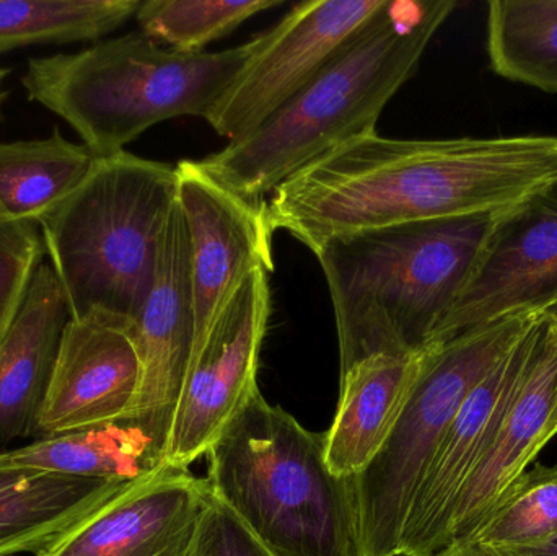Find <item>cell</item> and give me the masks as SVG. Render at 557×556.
<instances>
[{
	"label": "cell",
	"mask_w": 557,
	"mask_h": 556,
	"mask_svg": "<svg viewBox=\"0 0 557 556\" xmlns=\"http://www.w3.org/2000/svg\"><path fill=\"white\" fill-rule=\"evenodd\" d=\"M557 180V136L357 137L277 186L271 227L317 251L389 225L499 212Z\"/></svg>",
	"instance_id": "obj_1"
},
{
	"label": "cell",
	"mask_w": 557,
	"mask_h": 556,
	"mask_svg": "<svg viewBox=\"0 0 557 556\" xmlns=\"http://www.w3.org/2000/svg\"><path fill=\"white\" fill-rule=\"evenodd\" d=\"M455 0H386L333 61L263 126L199 165L248 201L336 147L376 133L380 114L416 74Z\"/></svg>",
	"instance_id": "obj_2"
},
{
	"label": "cell",
	"mask_w": 557,
	"mask_h": 556,
	"mask_svg": "<svg viewBox=\"0 0 557 556\" xmlns=\"http://www.w3.org/2000/svg\"><path fill=\"white\" fill-rule=\"evenodd\" d=\"M496 214L356 232L314 251L333 304L341 372L370 356L429 348L470 280Z\"/></svg>",
	"instance_id": "obj_3"
},
{
	"label": "cell",
	"mask_w": 557,
	"mask_h": 556,
	"mask_svg": "<svg viewBox=\"0 0 557 556\" xmlns=\"http://www.w3.org/2000/svg\"><path fill=\"white\" fill-rule=\"evenodd\" d=\"M260 45L261 35L225 51L182 52L131 32L74 54L32 58L22 85L103 159L163 121L206 120Z\"/></svg>",
	"instance_id": "obj_4"
},
{
	"label": "cell",
	"mask_w": 557,
	"mask_h": 556,
	"mask_svg": "<svg viewBox=\"0 0 557 556\" xmlns=\"http://www.w3.org/2000/svg\"><path fill=\"white\" fill-rule=\"evenodd\" d=\"M208 483L276 556H362L352 479L326 462V437L258 391L208 450Z\"/></svg>",
	"instance_id": "obj_5"
},
{
	"label": "cell",
	"mask_w": 557,
	"mask_h": 556,
	"mask_svg": "<svg viewBox=\"0 0 557 556\" xmlns=\"http://www.w3.org/2000/svg\"><path fill=\"white\" fill-rule=\"evenodd\" d=\"M178 172L134 153L97 159L77 189L39 224L71 319L134 320L152 289Z\"/></svg>",
	"instance_id": "obj_6"
},
{
	"label": "cell",
	"mask_w": 557,
	"mask_h": 556,
	"mask_svg": "<svg viewBox=\"0 0 557 556\" xmlns=\"http://www.w3.org/2000/svg\"><path fill=\"white\" fill-rule=\"evenodd\" d=\"M535 313H513L425 349L421 374L388 440L352 479L362 556L399 555L412 499L442 437Z\"/></svg>",
	"instance_id": "obj_7"
},
{
	"label": "cell",
	"mask_w": 557,
	"mask_h": 556,
	"mask_svg": "<svg viewBox=\"0 0 557 556\" xmlns=\"http://www.w3.org/2000/svg\"><path fill=\"white\" fill-rule=\"evenodd\" d=\"M270 273L251 271L193 353L170 430L169 466L189 469L257 394L271 317Z\"/></svg>",
	"instance_id": "obj_8"
},
{
	"label": "cell",
	"mask_w": 557,
	"mask_h": 556,
	"mask_svg": "<svg viewBox=\"0 0 557 556\" xmlns=\"http://www.w3.org/2000/svg\"><path fill=\"white\" fill-rule=\"evenodd\" d=\"M386 0L297 3L261 45L208 114L219 136L237 143L263 126L304 90L334 55L383 9Z\"/></svg>",
	"instance_id": "obj_9"
},
{
	"label": "cell",
	"mask_w": 557,
	"mask_h": 556,
	"mask_svg": "<svg viewBox=\"0 0 557 556\" xmlns=\"http://www.w3.org/2000/svg\"><path fill=\"white\" fill-rule=\"evenodd\" d=\"M557 304V180L497 212L460 297L428 349L513 313Z\"/></svg>",
	"instance_id": "obj_10"
},
{
	"label": "cell",
	"mask_w": 557,
	"mask_h": 556,
	"mask_svg": "<svg viewBox=\"0 0 557 556\" xmlns=\"http://www.w3.org/2000/svg\"><path fill=\"white\" fill-rule=\"evenodd\" d=\"M176 172L191 250L195 353L245 277L257 268L273 273L274 228L264 199L235 195L193 160Z\"/></svg>",
	"instance_id": "obj_11"
},
{
	"label": "cell",
	"mask_w": 557,
	"mask_h": 556,
	"mask_svg": "<svg viewBox=\"0 0 557 556\" xmlns=\"http://www.w3.org/2000/svg\"><path fill=\"white\" fill-rule=\"evenodd\" d=\"M540 313L471 391L442 437L412 499L398 556H434L444 551L455 503L490 450L529 371L539 342Z\"/></svg>",
	"instance_id": "obj_12"
},
{
	"label": "cell",
	"mask_w": 557,
	"mask_h": 556,
	"mask_svg": "<svg viewBox=\"0 0 557 556\" xmlns=\"http://www.w3.org/2000/svg\"><path fill=\"white\" fill-rule=\"evenodd\" d=\"M211 486L166 466L134 483L38 556H195Z\"/></svg>",
	"instance_id": "obj_13"
},
{
	"label": "cell",
	"mask_w": 557,
	"mask_h": 556,
	"mask_svg": "<svg viewBox=\"0 0 557 556\" xmlns=\"http://www.w3.org/2000/svg\"><path fill=\"white\" fill-rule=\"evenodd\" d=\"M139 385L133 322L101 312L71 319L36 434L54 436L123 420L136 401Z\"/></svg>",
	"instance_id": "obj_14"
},
{
	"label": "cell",
	"mask_w": 557,
	"mask_h": 556,
	"mask_svg": "<svg viewBox=\"0 0 557 556\" xmlns=\"http://www.w3.org/2000/svg\"><path fill=\"white\" fill-rule=\"evenodd\" d=\"M133 335L140 385L127 417L173 423L195 348L191 250L178 199L166 222L152 289L134 320Z\"/></svg>",
	"instance_id": "obj_15"
},
{
	"label": "cell",
	"mask_w": 557,
	"mask_h": 556,
	"mask_svg": "<svg viewBox=\"0 0 557 556\" xmlns=\"http://www.w3.org/2000/svg\"><path fill=\"white\" fill-rule=\"evenodd\" d=\"M557 387V304L540 313L539 342L525 379L455 503L445 548L467 539L497 499L529 469L546 446ZM444 548V551H445Z\"/></svg>",
	"instance_id": "obj_16"
},
{
	"label": "cell",
	"mask_w": 557,
	"mask_h": 556,
	"mask_svg": "<svg viewBox=\"0 0 557 556\" xmlns=\"http://www.w3.org/2000/svg\"><path fill=\"white\" fill-rule=\"evenodd\" d=\"M69 322L64 291L41 263L0 342V446L35 436Z\"/></svg>",
	"instance_id": "obj_17"
},
{
	"label": "cell",
	"mask_w": 557,
	"mask_h": 556,
	"mask_svg": "<svg viewBox=\"0 0 557 556\" xmlns=\"http://www.w3.org/2000/svg\"><path fill=\"white\" fill-rule=\"evenodd\" d=\"M170 430L169 421L126 417L0 450V459L29 472L133 485L169 466Z\"/></svg>",
	"instance_id": "obj_18"
},
{
	"label": "cell",
	"mask_w": 557,
	"mask_h": 556,
	"mask_svg": "<svg viewBox=\"0 0 557 556\" xmlns=\"http://www.w3.org/2000/svg\"><path fill=\"white\" fill-rule=\"evenodd\" d=\"M418 355H375L341 372L339 400L326 437L337 477L359 475L382 449L421 374Z\"/></svg>",
	"instance_id": "obj_19"
},
{
	"label": "cell",
	"mask_w": 557,
	"mask_h": 556,
	"mask_svg": "<svg viewBox=\"0 0 557 556\" xmlns=\"http://www.w3.org/2000/svg\"><path fill=\"white\" fill-rule=\"evenodd\" d=\"M133 485L29 472L0 459V556H38Z\"/></svg>",
	"instance_id": "obj_20"
},
{
	"label": "cell",
	"mask_w": 557,
	"mask_h": 556,
	"mask_svg": "<svg viewBox=\"0 0 557 556\" xmlns=\"http://www.w3.org/2000/svg\"><path fill=\"white\" fill-rule=\"evenodd\" d=\"M97 157L85 144L58 129L45 139L0 143V212L39 225L94 169Z\"/></svg>",
	"instance_id": "obj_21"
},
{
	"label": "cell",
	"mask_w": 557,
	"mask_h": 556,
	"mask_svg": "<svg viewBox=\"0 0 557 556\" xmlns=\"http://www.w3.org/2000/svg\"><path fill=\"white\" fill-rule=\"evenodd\" d=\"M487 55L500 77L557 94V0H491Z\"/></svg>",
	"instance_id": "obj_22"
},
{
	"label": "cell",
	"mask_w": 557,
	"mask_h": 556,
	"mask_svg": "<svg viewBox=\"0 0 557 556\" xmlns=\"http://www.w3.org/2000/svg\"><path fill=\"white\" fill-rule=\"evenodd\" d=\"M139 7V0H0V54L104 38Z\"/></svg>",
	"instance_id": "obj_23"
},
{
	"label": "cell",
	"mask_w": 557,
	"mask_h": 556,
	"mask_svg": "<svg viewBox=\"0 0 557 556\" xmlns=\"http://www.w3.org/2000/svg\"><path fill=\"white\" fill-rule=\"evenodd\" d=\"M557 538V466L527 469L486 518L451 547H527Z\"/></svg>",
	"instance_id": "obj_24"
},
{
	"label": "cell",
	"mask_w": 557,
	"mask_h": 556,
	"mask_svg": "<svg viewBox=\"0 0 557 556\" xmlns=\"http://www.w3.org/2000/svg\"><path fill=\"white\" fill-rule=\"evenodd\" d=\"M282 0H149L140 2V32L182 52H202L251 16L276 9Z\"/></svg>",
	"instance_id": "obj_25"
},
{
	"label": "cell",
	"mask_w": 557,
	"mask_h": 556,
	"mask_svg": "<svg viewBox=\"0 0 557 556\" xmlns=\"http://www.w3.org/2000/svg\"><path fill=\"white\" fill-rule=\"evenodd\" d=\"M45 250L39 225L13 221L0 212V342L25 299Z\"/></svg>",
	"instance_id": "obj_26"
},
{
	"label": "cell",
	"mask_w": 557,
	"mask_h": 556,
	"mask_svg": "<svg viewBox=\"0 0 557 556\" xmlns=\"http://www.w3.org/2000/svg\"><path fill=\"white\" fill-rule=\"evenodd\" d=\"M195 556L276 555L268 551L221 502L214 498L202 524Z\"/></svg>",
	"instance_id": "obj_27"
},
{
	"label": "cell",
	"mask_w": 557,
	"mask_h": 556,
	"mask_svg": "<svg viewBox=\"0 0 557 556\" xmlns=\"http://www.w3.org/2000/svg\"><path fill=\"white\" fill-rule=\"evenodd\" d=\"M434 556H557V538L543 544L527 545V547H473L460 545L448 547Z\"/></svg>",
	"instance_id": "obj_28"
},
{
	"label": "cell",
	"mask_w": 557,
	"mask_h": 556,
	"mask_svg": "<svg viewBox=\"0 0 557 556\" xmlns=\"http://www.w3.org/2000/svg\"><path fill=\"white\" fill-rule=\"evenodd\" d=\"M557 434V387L555 394V401H553L552 417L548 421V430H546V443L553 440Z\"/></svg>",
	"instance_id": "obj_29"
},
{
	"label": "cell",
	"mask_w": 557,
	"mask_h": 556,
	"mask_svg": "<svg viewBox=\"0 0 557 556\" xmlns=\"http://www.w3.org/2000/svg\"><path fill=\"white\" fill-rule=\"evenodd\" d=\"M9 69H0V84H2L3 78H5L7 75H9Z\"/></svg>",
	"instance_id": "obj_30"
}]
</instances>
